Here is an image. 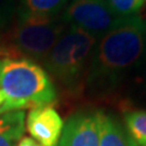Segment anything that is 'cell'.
<instances>
[{
    "mask_svg": "<svg viewBox=\"0 0 146 146\" xmlns=\"http://www.w3.org/2000/svg\"><path fill=\"white\" fill-rule=\"evenodd\" d=\"M58 146H100L96 111H81L70 116L63 127Z\"/></svg>",
    "mask_w": 146,
    "mask_h": 146,
    "instance_id": "obj_6",
    "label": "cell"
},
{
    "mask_svg": "<svg viewBox=\"0 0 146 146\" xmlns=\"http://www.w3.org/2000/svg\"><path fill=\"white\" fill-rule=\"evenodd\" d=\"M0 65H1V60H0Z\"/></svg>",
    "mask_w": 146,
    "mask_h": 146,
    "instance_id": "obj_17",
    "label": "cell"
},
{
    "mask_svg": "<svg viewBox=\"0 0 146 146\" xmlns=\"http://www.w3.org/2000/svg\"><path fill=\"white\" fill-rule=\"evenodd\" d=\"M69 0H21L17 15L54 17L61 15Z\"/></svg>",
    "mask_w": 146,
    "mask_h": 146,
    "instance_id": "obj_10",
    "label": "cell"
},
{
    "mask_svg": "<svg viewBox=\"0 0 146 146\" xmlns=\"http://www.w3.org/2000/svg\"><path fill=\"white\" fill-rule=\"evenodd\" d=\"M99 119L100 146H137L129 132L113 115L96 111Z\"/></svg>",
    "mask_w": 146,
    "mask_h": 146,
    "instance_id": "obj_8",
    "label": "cell"
},
{
    "mask_svg": "<svg viewBox=\"0 0 146 146\" xmlns=\"http://www.w3.org/2000/svg\"><path fill=\"white\" fill-rule=\"evenodd\" d=\"M61 16L67 25L79 27L98 39L121 19L106 0H70Z\"/></svg>",
    "mask_w": 146,
    "mask_h": 146,
    "instance_id": "obj_5",
    "label": "cell"
},
{
    "mask_svg": "<svg viewBox=\"0 0 146 146\" xmlns=\"http://www.w3.org/2000/svg\"><path fill=\"white\" fill-rule=\"evenodd\" d=\"M15 12V0H0V35L11 25Z\"/></svg>",
    "mask_w": 146,
    "mask_h": 146,
    "instance_id": "obj_13",
    "label": "cell"
},
{
    "mask_svg": "<svg viewBox=\"0 0 146 146\" xmlns=\"http://www.w3.org/2000/svg\"><path fill=\"white\" fill-rule=\"evenodd\" d=\"M98 38L79 27L69 25L44 58L48 72L61 84L76 89L88 74Z\"/></svg>",
    "mask_w": 146,
    "mask_h": 146,
    "instance_id": "obj_4",
    "label": "cell"
},
{
    "mask_svg": "<svg viewBox=\"0 0 146 146\" xmlns=\"http://www.w3.org/2000/svg\"><path fill=\"white\" fill-rule=\"evenodd\" d=\"M0 90L5 94L0 115L51 105L56 100L54 84L46 70L24 58L1 60Z\"/></svg>",
    "mask_w": 146,
    "mask_h": 146,
    "instance_id": "obj_2",
    "label": "cell"
},
{
    "mask_svg": "<svg viewBox=\"0 0 146 146\" xmlns=\"http://www.w3.org/2000/svg\"><path fill=\"white\" fill-rule=\"evenodd\" d=\"M63 127L61 116L51 105L33 108L27 116V131L43 146H58Z\"/></svg>",
    "mask_w": 146,
    "mask_h": 146,
    "instance_id": "obj_7",
    "label": "cell"
},
{
    "mask_svg": "<svg viewBox=\"0 0 146 146\" xmlns=\"http://www.w3.org/2000/svg\"><path fill=\"white\" fill-rule=\"evenodd\" d=\"M125 129L137 146H146V110H129L125 114Z\"/></svg>",
    "mask_w": 146,
    "mask_h": 146,
    "instance_id": "obj_11",
    "label": "cell"
},
{
    "mask_svg": "<svg viewBox=\"0 0 146 146\" xmlns=\"http://www.w3.org/2000/svg\"><path fill=\"white\" fill-rule=\"evenodd\" d=\"M144 80L146 81V70H145V74H144Z\"/></svg>",
    "mask_w": 146,
    "mask_h": 146,
    "instance_id": "obj_16",
    "label": "cell"
},
{
    "mask_svg": "<svg viewBox=\"0 0 146 146\" xmlns=\"http://www.w3.org/2000/svg\"><path fill=\"white\" fill-rule=\"evenodd\" d=\"M67 27L61 15H16L14 24L0 35V60L24 58L43 62Z\"/></svg>",
    "mask_w": 146,
    "mask_h": 146,
    "instance_id": "obj_3",
    "label": "cell"
},
{
    "mask_svg": "<svg viewBox=\"0 0 146 146\" xmlns=\"http://www.w3.org/2000/svg\"><path fill=\"white\" fill-rule=\"evenodd\" d=\"M17 146H43L41 145L39 142H37L36 140H34L33 137L29 136H23L21 139V141L19 142Z\"/></svg>",
    "mask_w": 146,
    "mask_h": 146,
    "instance_id": "obj_14",
    "label": "cell"
},
{
    "mask_svg": "<svg viewBox=\"0 0 146 146\" xmlns=\"http://www.w3.org/2000/svg\"><path fill=\"white\" fill-rule=\"evenodd\" d=\"M145 53L146 25L142 17H121L94 46L87 74L89 84H116L128 70L142 62Z\"/></svg>",
    "mask_w": 146,
    "mask_h": 146,
    "instance_id": "obj_1",
    "label": "cell"
},
{
    "mask_svg": "<svg viewBox=\"0 0 146 146\" xmlns=\"http://www.w3.org/2000/svg\"><path fill=\"white\" fill-rule=\"evenodd\" d=\"M24 132V110H12L0 115V146H17Z\"/></svg>",
    "mask_w": 146,
    "mask_h": 146,
    "instance_id": "obj_9",
    "label": "cell"
},
{
    "mask_svg": "<svg viewBox=\"0 0 146 146\" xmlns=\"http://www.w3.org/2000/svg\"><path fill=\"white\" fill-rule=\"evenodd\" d=\"M110 9L119 17L135 15L146 5V0H106Z\"/></svg>",
    "mask_w": 146,
    "mask_h": 146,
    "instance_id": "obj_12",
    "label": "cell"
},
{
    "mask_svg": "<svg viewBox=\"0 0 146 146\" xmlns=\"http://www.w3.org/2000/svg\"><path fill=\"white\" fill-rule=\"evenodd\" d=\"M3 103H5V94H3V92L0 90V108L2 107Z\"/></svg>",
    "mask_w": 146,
    "mask_h": 146,
    "instance_id": "obj_15",
    "label": "cell"
}]
</instances>
